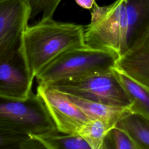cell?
Listing matches in <instances>:
<instances>
[{"mask_svg": "<svg viewBox=\"0 0 149 149\" xmlns=\"http://www.w3.org/2000/svg\"><path fill=\"white\" fill-rule=\"evenodd\" d=\"M86 45L84 27L50 19L27 26L23 32L19 54L31 79L65 51Z\"/></svg>", "mask_w": 149, "mask_h": 149, "instance_id": "cell-1", "label": "cell"}, {"mask_svg": "<svg viewBox=\"0 0 149 149\" xmlns=\"http://www.w3.org/2000/svg\"><path fill=\"white\" fill-rule=\"evenodd\" d=\"M125 1L115 0L102 6L94 5L90 23L84 27L86 45L112 52L118 56L128 49Z\"/></svg>", "mask_w": 149, "mask_h": 149, "instance_id": "cell-2", "label": "cell"}, {"mask_svg": "<svg viewBox=\"0 0 149 149\" xmlns=\"http://www.w3.org/2000/svg\"><path fill=\"white\" fill-rule=\"evenodd\" d=\"M118 56L111 51L87 45L65 51L36 76L38 85L48 86L56 81L110 69Z\"/></svg>", "mask_w": 149, "mask_h": 149, "instance_id": "cell-3", "label": "cell"}, {"mask_svg": "<svg viewBox=\"0 0 149 149\" xmlns=\"http://www.w3.org/2000/svg\"><path fill=\"white\" fill-rule=\"evenodd\" d=\"M0 129L29 135L56 130L36 93L25 99L0 95Z\"/></svg>", "mask_w": 149, "mask_h": 149, "instance_id": "cell-4", "label": "cell"}, {"mask_svg": "<svg viewBox=\"0 0 149 149\" xmlns=\"http://www.w3.org/2000/svg\"><path fill=\"white\" fill-rule=\"evenodd\" d=\"M68 95L114 106L130 104L111 69L56 81L48 86Z\"/></svg>", "mask_w": 149, "mask_h": 149, "instance_id": "cell-5", "label": "cell"}, {"mask_svg": "<svg viewBox=\"0 0 149 149\" xmlns=\"http://www.w3.org/2000/svg\"><path fill=\"white\" fill-rule=\"evenodd\" d=\"M36 94L41 100L58 132L77 134L82 126L91 119L62 92L38 85Z\"/></svg>", "mask_w": 149, "mask_h": 149, "instance_id": "cell-6", "label": "cell"}, {"mask_svg": "<svg viewBox=\"0 0 149 149\" xmlns=\"http://www.w3.org/2000/svg\"><path fill=\"white\" fill-rule=\"evenodd\" d=\"M25 0H0V62L19 53L23 31L30 19Z\"/></svg>", "mask_w": 149, "mask_h": 149, "instance_id": "cell-7", "label": "cell"}, {"mask_svg": "<svg viewBox=\"0 0 149 149\" xmlns=\"http://www.w3.org/2000/svg\"><path fill=\"white\" fill-rule=\"evenodd\" d=\"M114 67L149 89V31L118 57Z\"/></svg>", "mask_w": 149, "mask_h": 149, "instance_id": "cell-8", "label": "cell"}, {"mask_svg": "<svg viewBox=\"0 0 149 149\" xmlns=\"http://www.w3.org/2000/svg\"><path fill=\"white\" fill-rule=\"evenodd\" d=\"M33 81L18 53L0 62V95L15 99H25L32 91Z\"/></svg>", "mask_w": 149, "mask_h": 149, "instance_id": "cell-9", "label": "cell"}, {"mask_svg": "<svg viewBox=\"0 0 149 149\" xmlns=\"http://www.w3.org/2000/svg\"><path fill=\"white\" fill-rule=\"evenodd\" d=\"M66 95L90 119L100 120L114 126L123 118L134 113L132 104L124 107L114 106Z\"/></svg>", "mask_w": 149, "mask_h": 149, "instance_id": "cell-10", "label": "cell"}, {"mask_svg": "<svg viewBox=\"0 0 149 149\" xmlns=\"http://www.w3.org/2000/svg\"><path fill=\"white\" fill-rule=\"evenodd\" d=\"M128 48L149 31V0H126Z\"/></svg>", "mask_w": 149, "mask_h": 149, "instance_id": "cell-11", "label": "cell"}, {"mask_svg": "<svg viewBox=\"0 0 149 149\" xmlns=\"http://www.w3.org/2000/svg\"><path fill=\"white\" fill-rule=\"evenodd\" d=\"M111 69L132 104L133 112L149 119V89L141 86L114 66Z\"/></svg>", "mask_w": 149, "mask_h": 149, "instance_id": "cell-12", "label": "cell"}, {"mask_svg": "<svg viewBox=\"0 0 149 149\" xmlns=\"http://www.w3.org/2000/svg\"><path fill=\"white\" fill-rule=\"evenodd\" d=\"M116 126L140 149H149V119L132 113L120 120Z\"/></svg>", "mask_w": 149, "mask_h": 149, "instance_id": "cell-13", "label": "cell"}, {"mask_svg": "<svg viewBox=\"0 0 149 149\" xmlns=\"http://www.w3.org/2000/svg\"><path fill=\"white\" fill-rule=\"evenodd\" d=\"M29 137L38 140L47 149H90L78 134L63 133L56 130Z\"/></svg>", "mask_w": 149, "mask_h": 149, "instance_id": "cell-14", "label": "cell"}, {"mask_svg": "<svg viewBox=\"0 0 149 149\" xmlns=\"http://www.w3.org/2000/svg\"><path fill=\"white\" fill-rule=\"evenodd\" d=\"M115 126L98 119H90L79 130L77 134L90 149H104V142L109 131Z\"/></svg>", "mask_w": 149, "mask_h": 149, "instance_id": "cell-15", "label": "cell"}, {"mask_svg": "<svg viewBox=\"0 0 149 149\" xmlns=\"http://www.w3.org/2000/svg\"><path fill=\"white\" fill-rule=\"evenodd\" d=\"M104 149H140L128 136L116 126L106 136Z\"/></svg>", "mask_w": 149, "mask_h": 149, "instance_id": "cell-16", "label": "cell"}, {"mask_svg": "<svg viewBox=\"0 0 149 149\" xmlns=\"http://www.w3.org/2000/svg\"><path fill=\"white\" fill-rule=\"evenodd\" d=\"M30 8V19L41 15V20L52 18L62 0H25Z\"/></svg>", "mask_w": 149, "mask_h": 149, "instance_id": "cell-17", "label": "cell"}, {"mask_svg": "<svg viewBox=\"0 0 149 149\" xmlns=\"http://www.w3.org/2000/svg\"><path fill=\"white\" fill-rule=\"evenodd\" d=\"M30 137L0 129V149H19Z\"/></svg>", "mask_w": 149, "mask_h": 149, "instance_id": "cell-18", "label": "cell"}, {"mask_svg": "<svg viewBox=\"0 0 149 149\" xmlns=\"http://www.w3.org/2000/svg\"><path fill=\"white\" fill-rule=\"evenodd\" d=\"M19 149H47L38 140L30 137L27 140Z\"/></svg>", "mask_w": 149, "mask_h": 149, "instance_id": "cell-19", "label": "cell"}, {"mask_svg": "<svg viewBox=\"0 0 149 149\" xmlns=\"http://www.w3.org/2000/svg\"><path fill=\"white\" fill-rule=\"evenodd\" d=\"M76 3L85 9H91L95 3V0H74Z\"/></svg>", "mask_w": 149, "mask_h": 149, "instance_id": "cell-20", "label": "cell"}]
</instances>
